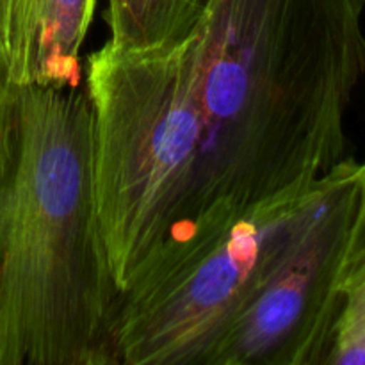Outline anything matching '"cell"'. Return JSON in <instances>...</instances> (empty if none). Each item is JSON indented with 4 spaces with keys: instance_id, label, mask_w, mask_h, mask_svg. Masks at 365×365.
<instances>
[{
    "instance_id": "cell-1",
    "label": "cell",
    "mask_w": 365,
    "mask_h": 365,
    "mask_svg": "<svg viewBox=\"0 0 365 365\" xmlns=\"http://www.w3.org/2000/svg\"><path fill=\"white\" fill-rule=\"evenodd\" d=\"M365 0H210L185 39L203 123L200 217L228 220L344 159Z\"/></svg>"
},
{
    "instance_id": "cell-2",
    "label": "cell",
    "mask_w": 365,
    "mask_h": 365,
    "mask_svg": "<svg viewBox=\"0 0 365 365\" xmlns=\"http://www.w3.org/2000/svg\"><path fill=\"white\" fill-rule=\"evenodd\" d=\"M86 86L0 103V365H120Z\"/></svg>"
},
{
    "instance_id": "cell-3",
    "label": "cell",
    "mask_w": 365,
    "mask_h": 365,
    "mask_svg": "<svg viewBox=\"0 0 365 365\" xmlns=\"http://www.w3.org/2000/svg\"><path fill=\"white\" fill-rule=\"evenodd\" d=\"M100 225L121 294L202 214L203 123L185 41L125 50L109 41L86 61Z\"/></svg>"
},
{
    "instance_id": "cell-4",
    "label": "cell",
    "mask_w": 365,
    "mask_h": 365,
    "mask_svg": "<svg viewBox=\"0 0 365 365\" xmlns=\"http://www.w3.org/2000/svg\"><path fill=\"white\" fill-rule=\"evenodd\" d=\"M321 178V177H319ZM319 178L225 221H196L121 294L120 365H216L305 228Z\"/></svg>"
},
{
    "instance_id": "cell-5",
    "label": "cell",
    "mask_w": 365,
    "mask_h": 365,
    "mask_svg": "<svg viewBox=\"0 0 365 365\" xmlns=\"http://www.w3.org/2000/svg\"><path fill=\"white\" fill-rule=\"evenodd\" d=\"M360 185V163L351 157L321 177L292 252L227 339L216 365L327 364L342 309V269Z\"/></svg>"
},
{
    "instance_id": "cell-6",
    "label": "cell",
    "mask_w": 365,
    "mask_h": 365,
    "mask_svg": "<svg viewBox=\"0 0 365 365\" xmlns=\"http://www.w3.org/2000/svg\"><path fill=\"white\" fill-rule=\"evenodd\" d=\"M96 0H0V64L11 84L82 86Z\"/></svg>"
},
{
    "instance_id": "cell-7",
    "label": "cell",
    "mask_w": 365,
    "mask_h": 365,
    "mask_svg": "<svg viewBox=\"0 0 365 365\" xmlns=\"http://www.w3.org/2000/svg\"><path fill=\"white\" fill-rule=\"evenodd\" d=\"M210 0H107L109 43L125 50L171 48L191 38Z\"/></svg>"
},
{
    "instance_id": "cell-8",
    "label": "cell",
    "mask_w": 365,
    "mask_h": 365,
    "mask_svg": "<svg viewBox=\"0 0 365 365\" xmlns=\"http://www.w3.org/2000/svg\"><path fill=\"white\" fill-rule=\"evenodd\" d=\"M360 202L342 269V309L331 348L348 364H365V160L360 163Z\"/></svg>"
},
{
    "instance_id": "cell-9",
    "label": "cell",
    "mask_w": 365,
    "mask_h": 365,
    "mask_svg": "<svg viewBox=\"0 0 365 365\" xmlns=\"http://www.w3.org/2000/svg\"><path fill=\"white\" fill-rule=\"evenodd\" d=\"M9 78H7V75H6V71H4V68H2V64H0V103H2V98H4V95H6V91H7V88H9Z\"/></svg>"
}]
</instances>
